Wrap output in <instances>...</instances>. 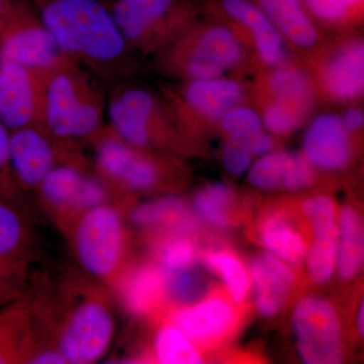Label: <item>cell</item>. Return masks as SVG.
Returning <instances> with one entry per match:
<instances>
[{"label":"cell","instance_id":"29","mask_svg":"<svg viewBox=\"0 0 364 364\" xmlns=\"http://www.w3.org/2000/svg\"><path fill=\"white\" fill-rule=\"evenodd\" d=\"M205 267L217 273L224 282L231 299L240 304L250 289V273L237 256L225 250H210L202 255Z\"/></svg>","mask_w":364,"mask_h":364},{"label":"cell","instance_id":"7","mask_svg":"<svg viewBox=\"0 0 364 364\" xmlns=\"http://www.w3.org/2000/svg\"><path fill=\"white\" fill-rule=\"evenodd\" d=\"M36 191L43 207L64 232L86 210L114 198L97 174L86 171L78 154L58 163Z\"/></svg>","mask_w":364,"mask_h":364},{"label":"cell","instance_id":"3","mask_svg":"<svg viewBox=\"0 0 364 364\" xmlns=\"http://www.w3.org/2000/svg\"><path fill=\"white\" fill-rule=\"evenodd\" d=\"M102 91L76 63L51 72L46 83L42 127L60 142L90 141L104 127Z\"/></svg>","mask_w":364,"mask_h":364},{"label":"cell","instance_id":"34","mask_svg":"<svg viewBox=\"0 0 364 364\" xmlns=\"http://www.w3.org/2000/svg\"><path fill=\"white\" fill-rule=\"evenodd\" d=\"M195 246L186 234L177 233L167 239L160 248L159 260L161 268L166 273L188 270L195 263Z\"/></svg>","mask_w":364,"mask_h":364},{"label":"cell","instance_id":"13","mask_svg":"<svg viewBox=\"0 0 364 364\" xmlns=\"http://www.w3.org/2000/svg\"><path fill=\"white\" fill-rule=\"evenodd\" d=\"M243 58L240 40L224 26H208L198 32L186 31L167 47L165 69L184 61H198L218 67L225 73Z\"/></svg>","mask_w":364,"mask_h":364},{"label":"cell","instance_id":"43","mask_svg":"<svg viewBox=\"0 0 364 364\" xmlns=\"http://www.w3.org/2000/svg\"><path fill=\"white\" fill-rule=\"evenodd\" d=\"M342 122L348 132L360 130L364 124L363 109H358V107H351V109H347Z\"/></svg>","mask_w":364,"mask_h":364},{"label":"cell","instance_id":"41","mask_svg":"<svg viewBox=\"0 0 364 364\" xmlns=\"http://www.w3.org/2000/svg\"><path fill=\"white\" fill-rule=\"evenodd\" d=\"M313 181L312 165L304 155L293 154L282 188L298 191L308 188Z\"/></svg>","mask_w":364,"mask_h":364},{"label":"cell","instance_id":"44","mask_svg":"<svg viewBox=\"0 0 364 364\" xmlns=\"http://www.w3.org/2000/svg\"><path fill=\"white\" fill-rule=\"evenodd\" d=\"M26 6L20 0H0V26Z\"/></svg>","mask_w":364,"mask_h":364},{"label":"cell","instance_id":"40","mask_svg":"<svg viewBox=\"0 0 364 364\" xmlns=\"http://www.w3.org/2000/svg\"><path fill=\"white\" fill-rule=\"evenodd\" d=\"M166 273V272H165ZM167 291L181 301L195 299L200 291V280L188 270L166 273Z\"/></svg>","mask_w":364,"mask_h":364},{"label":"cell","instance_id":"24","mask_svg":"<svg viewBox=\"0 0 364 364\" xmlns=\"http://www.w3.org/2000/svg\"><path fill=\"white\" fill-rule=\"evenodd\" d=\"M259 235L270 254L287 264L299 265L305 259L306 242L284 215H267L261 223Z\"/></svg>","mask_w":364,"mask_h":364},{"label":"cell","instance_id":"22","mask_svg":"<svg viewBox=\"0 0 364 364\" xmlns=\"http://www.w3.org/2000/svg\"><path fill=\"white\" fill-rule=\"evenodd\" d=\"M117 286L121 287L124 305L136 315L152 312L168 294L166 273L151 265L123 273L114 287Z\"/></svg>","mask_w":364,"mask_h":364},{"label":"cell","instance_id":"19","mask_svg":"<svg viewBox=\"0 0 364 364\" xmlns=\"http://www.w3.org/2000/svg\"><path fill=\"white\" fill-rule=\"evenodd\" d=\"M223 7L233 20L247 28L260 59L267 65L277 68L286 64L287 50L284 37L259 6L248 0H224Z\"/></svg>","mask_w":364,"mask_h":364},{"label":"cell","instance_id":"30","mask_svg":"<svg viewBox=\"0 0 364 364\" xmlns=\"http://www.w3.org/2000/svg\"><path fill=\"white\" fill-rule=\"evenodd\" d=\"M270 90L273 100L286 102L306 112L312 100V88L303 72L293 67H277L270 75Z\"/></svg>","mask_w":364,"mask_h":364},{"label":"cell","instance_id":"11","mask_svg":"<svg viewBox=\"0 0 364 364\" xmlns=\"http://www.w3.org/2000/svg\"><path fill=\"white\" fill-rule=\"evenodd\" d=\"M71 144L53 138L42 126L9 133V164L18 191H37L58 163L77 154Z\"/></svg>","mask_w":364,"mask_h":364},{"label":"cell","instance_id":"37","mask_svg":"<svg viewBox=\"0 0 364 364\" xmlns=\"http://www.w3.org/2000/svg\"><path fill=\"white\" fill-rule=\"evenodd\" d=\"M363 0H306L314 16L320 20L337 23L360 9Z\"/></svg>","mask_w":364,"mask_h":364},{"label":"cell","instance_id":"8","mask_svg":"<svg viewBox=\"0 0 364 364\" xmlns=\"http://www.w3.org/2000/svg\"><path fill=\"white\" fill-rule=\"evenodd\" d=\"M109 128L135 147L148 150L174 135L169 116L155 97L141 88L117 91L107 105Z\"/></svg>","mask_w":364,"mask_h":364},{"label":"cell","instance_id":"35","mask_svg":"<svg viewBox=\"0 0 364 364\" xmlns=\"http://www.w3.org/2000/svg\"><path fill=\"white\" fill-rule=\"evenodd\" d=\"M305 114L293 105L273 100L263 112V126L274 135H289L301 124Z\"/></svg>","mask_w":364,"mask_h":364},{"label":"cell","instance_id":"16","mask_svg":"<svg viewBox=\"0 0 364 364\" xmlns=\"http://www.w3.org/2000/svg\"><path fill=\"white\" fill-rule=\"evenodd\" d=\"M42 340L30 301L16 299L0 308V364H28Z\"/></svg>","mask_w":364,"mask_h":364},{"label":"cell","instance_id":"33","mask_svg":"<svg viewBox=\"0 0 364 364\" xmlns=\"http://www.w3.org/2000/svg\"><path fill=\"white\" fill-rule=\"evenodd\" d=\"M223 130L226 132L228 139L245 142L249 138L263 131L262 117L250 107L238 105L223 114L221 119Z\"/></svg>","mask_w":364,"mask_h":364},{"label":"cell","instance_id":"28","mask_svg":"<svg viewBox=\"0 0 364 364\" xmlns=\"http://www.w3.org/2000/svg\"><path fill=\"white\" fill-rule=\"evenodd\" d=\"M155 358L162 364H198L203 363L195 342L174 323L162 326L154 343Z\"/></svg>","mask_w":364,"mask_h":364},{"label":"cell","instance_id":"5","mask_svg":"<svg viewBox=\"0 0 364 364\" xmlns=\"http://www.w3.org/2000/svg\"><path fill=\"white\" fill-rule=\"evenodd\" d=\"M109 9L129 47L146 52L168 47L191 18L184 0H114Z\"/></svg>","mask_w":364,"mask_h":364},{"label":"cell","instance_id":"31","mask_svg":"<svg viewBox=\"0 0 364 364\" xmlns=\"http://www.w3.org/2000/svg\"><path fill=\"white\" fill-rule=\"evenodd\" d=\"M231 202V189L224 183H213L198 191L193 205L203 220L212 226L225 229L230 225L228 210Z\"/></svg>","mask_w":364,"mask_h":364},{"label":"cell","instance_id":"23","mask_svg":"<svg viewBox=\"0 0 364 364\" xmlns=\"http://www.w3.org/2000/svg\"><path fill=\"white\" fill-rule=\"evenodd\" d=\"M282 37L301 49H310L318 40L317 28L301 6V0H258Z\"/></svg>","mask_w":364,"mask_h":364},{"label":"cell","instance_id":"39","mask_svg":"<svg viewBox=\"0 0 364 364\" xmlns=\"http://www.w3.org/2000/svg\"><path fill=\"white\" fill-rule=\"evenodd\" d=\"M222 158L223 165L230 174L241 176L250 168L252 154L243 142L228 139Z\"/></svg>","mask_w":364,"mask_h":364},{"label":"cell","instance_id":"9","mask_svg":"<svg viewBox=\"0 0 364 364\" xmlns=\"http://www.w3.org/2000/svg\"><path fill=\"white\" fill-rule=\"evenodd\" d=\"M0 59L45 72L76 63L26 6L0 26Z\"/></svg>","mask_w":364,"mask_h":364},{"label":"cell","instance_id":"48","mask_svg":"<svg viewBox=\"0 0 364 364\" xmlns=\"http://www.w3.org/2000/svg\"><path fill=\"white\" fill-rule=\"evenodd\" d=\"M112 1H114V0H112Z\"/></svg>","mask_w":364,"mask_h":364},{"label":"cell","instance_id":"36","mask_svg":"<svg viewBox=\"0 0 364 364\" xmlns=\"http://www.w3.org/2000/svg\"><path fill=\"white\" fill-rule=\"evenodd\" d=\"M25 261L0 256V304L21 298L28 282Z\"/></svg>","mask_w":364,"mask_h":364},{"label":"cell","instance_id":"38","mask_svg":"<svg viewBox=\"0 0 364 364\" xmlns=\"http://www.w3.org/2000/svg\"><path fill=\"white\" fill-rule=\"evenodd\" d=\"M9 129L0 122V198L14 200L18 189L9 164Z\"/></svg>","mask_w":364,"mask_h":364},{"label":"cell","instance_id":"15","mask_svg":"<svg viewBox=\"0 0 364 364\" xmlns=\"http://www.w3.org/2000/svg\"><path fill=\"white\" fill-rule=\"evenodd\" d=\"M310 222L313 243L306 251V265L311 279L318 284L328 282L337 269L339 227L336 208L329 198H317L304 208Z\"/></svg>","mask_w":364,"mask_h":364},{"label":"cell","instance_id":"26","mask_svg":"<svg viewBox=\"0 0 364 364\" xmlns=\"http://www.w3.org/2000/svg\"><path fill=\"white\" fill-rule=\"evenodd\" d=\"M33 236L30 223L14 200L0 198V256L28 262Z\"/></svg>","mask_w":364,"mask_h":364},{"label":"cell","instance_id":"17","mask_svg":"<svg viewBox=\"0 0 364 364\" xmlns=\"http://www.w3.org/2000/svg\"><path fill=\"white\" fill-rule=\"evenodd\" d=\"M171 322L195 343L205 344L229 334L236 325L237 313L227 299L210 296L179 308L171 316Z\"/></svg>","mask_w":364,"mask_h":364},{"label":"cell","instance_id":"1","mask_svg":"<svg viewBox=\"0 0 364 364\" xmlns=\"http://www.w3.org/2000/svg\"><path fill=\"white\" fill-rule=\"evenodd\" d=\"M86 279H67L54 294L30 301L41 334L68 364L97 363L116 333L107 287Z\"/></svg>","mask_w":364,"mask_h":364},{"label":"cell","instance_id":"45","mask_svg":"<svg viewBox=\"0 0 364 364\" xmlns=\"http://www.w3.org/2000/svg\"><path fill=\"white\" fill-rule=\"evenodd\" d=\"M364 305L361 304L360 308H359L358 311V328L359 334H364Z\"/></svg>","mask_w":364,"mask_h":364},{"label":"cell","instance_id":"32","mask_svg":"<svg viewBox=\"0 0 364 364\" xmlns=\"http://www.w3.org/2000/svg\"><path fill=\"white\" fill-rule=\"evenodd\" d=\"M291 158L293 154L286 152H269L263 155L249 168V182L262 191L282 188Z\"/></svg>","mask_w":364,"mask_h":364},{"label":"cell","instance_id":"10","mask_svg":"<svg viewBox=\"0 0 364 364\" xmlns=\"http://www.w3.org/2000/svg\"><path fill=\"white\" fill-rule=\"evenodd\" d=\"M296 348L304 363L338 364L343 360V339L338 314L320 296H306L293 314Z\"/></svg>","mask_w":364,"mask_h":364},{"label":"cell","instance_id":"6","mask_svg":"<svg viewBox=\"0 0 364 364\" xmlns=\"http://www.w3.org/2000/svg\"><path fill=\"white\" fill-rule=\"evenodd\" d=\"M95 153V174L111 189L114 198L124 193H145L161 183V162L117 136L104 126L90 139Z\"/></svg>","mask_w":364,"mask_h":364},{"label":"cell","instance_id":"21","mask_svg":"<svg viewBox=\"0 0 364 364\" xmlns=\"http://www.w3.org/2000/svg\"><path fill=\"white\" fill-rule=\"evenodd\" d=\"M322 82L330 97L341 102L355 100L364 88V45L348 43L328 60L322 71Z\"/></svg>","mask_w":364,"mask_h":364},{"label":"cell","instance_id":"42","mask_svg":"<svg viewBox=\"0 0 364 364\" xmlns=\"http://www.w3.org/2000/svg\"><path fill=\"white\" fill-rule=\"evenodd\" d=\"M243 143L247 146L248 150L250 151L252 156L254 155L255 156H263V155L272 152L273 147L272 139L263 131L255 134Z\"/></svg>","mask_w":364,"mask_h":364},{"label":"cell","instance_id":"47","mask_svg":"<svg viewBox=\"0 0 364 364\" xmlns=\"http://www.w3.org/2000/svg\"><path fill=\"white\" fill-rule=\"evenodd\" d=\"M0 67H1V59H0Z\"/></svg>","mask_w":364,"mask_h":364},{"label":"cell","instance_id":"46","mask_svg":"<svg viewBox=\"0 0 364 364\" xmlns=\"http://www.w3.org/2000/svg\"><path fill=\"white\" fill-rule=\"evenodd\" d=\"M4 305H6V304H0V308H1V306Z\"/></svg>","mask_w":364,"mask_h":364},{"label":"cell","instance_id":"27","mask_svg":"<svg viewBox=\"0 0 364 364\" xmlns=\"http://www.w3.org/2000/svg\"><path fill=\"white\" fill-rule=\"evenodd\" d=\"M133 219L143 227L170 224L178 233L186 234L196 229V222L186 210L183 202L177 198H162L144 203L135 208Z\"/></svg>","mask_w":364,"mask_h":364},{"label":"cell","instance_id":"12","mask_svg":"<svg viewBox=\"0 0 364 364\" xmlns=\"http://www.w3.org/2000/svg\"><path fill=\"white\" fill-rule=\"evenodd\" d=\"M50 73L16 62H1L0 122L9 132L42 126L46 83Z\"/></svg>","mask_w":364,"mask_h":364},{"label":"cell","instance_id":"25","mask_svg":"<svg viewBox=\"0 0 364 364\" xmlns=\"http://www.w3.org/2000/svg\"><path fill=\"white\" fill-rule=\"evenodd\" d=\"M337 270L343 279H351L360 272L364 258L363 223L351 207L340 212Z\"/></svg>","mask_w":364,"mask_h":364},{"label":"cell","instance_id":"14","mask_svg":"<svg viewBox=\"0 0 364 364\" xmlns=\"http://www.w3.org/2000/svg\"><path fill=\"white\" fill-rule=\"evenodd\" d=\"M244 91L233 79L221 77L188 80L172 97V116L181 124L191 117L220 119L225 112L240 105Z\"/></svg>","mask_w":364,"mask_h":364},{"label":"cell","instance_id":"20","mask_svg":"<svg viewBox=\"0 0 364 364\" xmlns=\"http://www.w3.org/2000/svg\"><path fill=\"white\" fill-rule=\"evenodd\" d=\"M249 273L255 287L258 311L265 317H274L282 310L287 293L296 282L293 269L269 253L256 257Z\"/></svg>","mask_w":364,"mask_h":364},{"label":"cell","instance_id":"4","mask_svg":"<svg viewBox=\"0 0 364 364\" xmlns=\"http://www.w3.org/2000/svg\"><path fill=\"white\" fill-rule=\"evenodd\" d=\"M117 205L109 202L90 208L66 230L81 272L107 287L116 286L126 260V228Z\"/></svg>","mask_w":364,"mask_h":364},{"label":"cell","instance_id":"2","mask_svg":"<svg viewBox=\"0 0 364 364\" xmlns=\"http://www.w3.org/2000/svg\"><path fill=\"white\" fill-rule=\"evenodd\" d=\"M40 21L73 61L97 68L116 67L128 43L102 0H36Z\"/></svg>","mask_w":364,"mask_h":364},{"label":"cell","instance_id":"18","mask_svg":"<svg viewBox=\"0 0 364 364\" xmlns=\"http://www.w3.org/2000/svg\"><path fill=\"white\" fill-rule=\"evenodd\" d=\"M304 156L318 168H342L350 158L348 131L342 119L331 114L316 117L304 138Z\"/></svg>","mask_w":364,"mask_h":364}]
</instances>
